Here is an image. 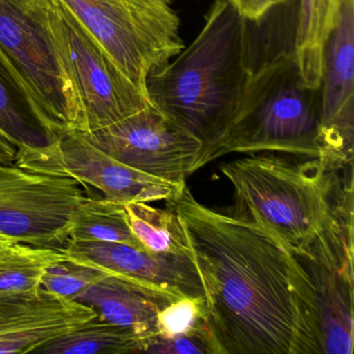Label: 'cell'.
Listing matches in <instances>:
<instances>
[{
	"label": "cell",
	"instance_id": "1",
	"mask_svg": "<svg viewBox=\"0 0 354 354\" xmlns=\"http://www.w3.org/2000/svg\"><path fill=\"white\" fill-rule=\"evenodd\" d=\"M167 206L202 281L214 354H324L312 281L266 225L205 206L187 185Z\"/></svg>",
	"mask_w": 354,
	"mask_h": 354
},
{
	"label": "cell",
	"instance_id": "2",
	"mask_svg": "<svg viewBox=\"0 0 354 354\" xmlns=\"http://www.w3.org/2000/svg\"><path fill=\"white\" fill-rule=\"evenodd\" d=\"M250 20L214 0L192 44L147 80L151 103L202 144L194 173L216 160L254 69Z\"/></svg>",
	"mask_w": 354,
	"mask_h": 354
},
{
	"label": "cell",
	"instance_id": "3",
	"mask_svg": "<svg viewBox=\"0 0 354 354\" xmlns=\"http://www.w3.org/2000/svg\"><path fill=\"white\" fill-rule=\"evenodd\" d=\"M246 155L221 167L233 186V214L256 217L294 254L327 236L353 232V163Z\"/></svg>",
	"mask_w": 354,
	"mask_h": 354
},
{
	"label": "cell",
	"instance_id": "4",
	"mask_svg": "<svg viewBox=\"0 0 354 354\" xmlns=\"http://www.w3.org/2000/svg\"><path fill=\"white\" fill-rule=\"evenodd\" d=\"M262 152L327 159L320 88L306 86L293 49L254 66L217 158Z\"/></svg>",
	"mask_w": 354,
	"mask_h": 354
},
{
	"label": "cell",
	"instance_id": "5",
	"mask_svg": "<svg viewBox=\"0 0 354 354\" xmlns=\"http://www.w3.org/2000/svg\"><path fill=\"white\" fill-rule=\"evenodd\" d=\"M0 51L55 134L86 131L82 101L53 34L49 0H0Z\"/></svg>",
	"mask_w": 354,
	"mask_h": 354
},
{
	"label": "cell",
	"instance_id": "6",
	"mask_svg": "<svg viewBox=\"0 0 354 354\" xmlns=\"http://www.w3.org/2000/svg\"><path fill=\"white\" fill-rule=\"evenodd\" d=\"M147 94V80L184 48L173 0H62Z\"/></svg>",
	"mask_w": 354,
	"mask_h": 354
},
{
	"label": "cell",
	"instance_id": "7",
	"mask_svg": "<svg viewBox=\"0 0 354 354\" xmlns=\"http://www.w3.org/2000/svg\"><path fill=\"white\" fill-rule=\"evenodd\" d=\"M49 9L59 55L82 101L84 133L152 105L62 0H49Z\"/></svg>",
	"mask_w": 354,
	"mask_h": 354
},
{
	"label": "cell",
	"instance_id": "8",
	"mask_svg": "<svg viewBox=\"0 0 354 354\" xmlns=\"http://www.w3.org/2000/svg\"><path fill=\"white\" fill-rule=\"evenodd\" d=\"M71 177L0 163V235L43 248H63L72 216L86 196Z\"/></svg>",
	"mask_w": 354,
	"mask_h": 354
},
{
	"label": "cell",
	"instance_id": "9",
	"mask_svg": "<svg viewBox=\"0 0 354 354\" xmlns=\"http://www.w3.org/2000/svg\"><path fill=\"white\" fill-rule=\"evenodd\" d=\"M84 138L120 162L171 183L185 185L202 144L154 105Z\"/></svg>",
	"mask_w": 354,
	"mask_h": 354
},
{
	"label": "cell",
	"instance_id": "10",
	"mask_svg": "<svg viewBox=\"0 0 354 354\" xmlns=\"http://www.w3.org/2000/svg\"><path fill=\"white\" fill-rule=\"evenodd\" d=\"M37 173L71 177L100 190L119 204L169 201L181 196L185 185L171 183L120 162L86 140L80 131L62 132L40 154L15 161Z\"/></svg>",
	"mask_w": 354,
	"mask_h": 354
},
{
	"label": "cell",
	"instance_id": "11",
	"mask_svg": "<svg viewBox=\"0 0 354 354\" xmlns=\"http://www.w3.org/2000/svg\"><path fill=\"white\" fill-rule=\"evenodd\" d=\"M312 281L324 354L353 352V237L335 236L295 254Z\"/></svg>",
	"mask_w": 354,
	"mask_h": 354
},
{
	"label": "cell",
	"instance_id": "12",
	"mask_svg": "<svg viewBox=\"0 0 354 354\" xmlns=\"http://www.w3.org/2000/svg\"><path fill=\"white\" fill-rule=\"evenodd\" d=\"M320 93L327 159L353 163L354 0H341L324 49Z\"/></svg>",
	"mask_w": 354,
	"mask_h": 354
},
{
	"label": "cell",
	"instance_id": "13",
	"mask_svg": "<svg viewBox=\"0 0 354 354\" xmlns=\"http://www.w3.org/2000/svg\"><path fill=\"white\" fill-rule=\"evenodd\" d=\"M69 260L120 275L177 297L205 296L192 256L155 254L122 242L68 239L59 248Z\"/></svg>",
	"mask_w": 354,
	"mask_h": 354
},
{
	"label": "cell",
	"instance_id": "14",
	"mask_svg": "<svg viewBox=\"0 0 354 354\" xmlns=\"http://www.w3.org/2000/svg\"><path fill=\"white\" fill-rule=\"evenodd\" d=\"M95 316L97 313L86 304L42 288L32 293L1 297L0 353H32L39 346Z\"/></svg>",
	"mask_w": 354,
	"mask_h": 354
},
{
	"label": "cell",
	"instance_id": "15",
	"mask_svg": "<svg viewBox=\"0 0 354 354\" xmlns=\"http://www.w3.org/2000/svg\"><path fill=\"white\" fill-rule=\"evenodd\" d=\"M177 296L115 274H107L75 298L97 316L148 342L158 335V315Z\"/></svg>",
	"mask_w": 354,
	"mask_h": 354
},
{
	"label": "cell",
	"instance_id": "16",
	"mask_svg": "<svg viewBox=\"0 0 354 354\" xmlns=\"http://www.w3.org/2000/svg\"><path fill=\"white\" fill-rule=\"evenodd\" d=\"M0 133L17 149L15 161L44 152L59 136L45 123L28 88L1 51Z\"/></svg>",
	"mask_w": 354,
	"mask_h": 354
},
{
	"label": "cell",
	"instance_id": "17",
	"mask_svg": "<svg viewBox=\"0 0 354 354\" xmlns=\"http://www.w3.org/2000/svg\"><path fill=\"white\" fill-rule=\"evenodd\" d=\"M339 5L341 0H299L293 51L308 88H320L324 49Z\"/></svg>",
	"mask_w": 354,
	"mask_h": 354
},
{
	"label": "cell",
	"instance_id": "18",
	"mask_svg": "<svg viewBox=\"0 0 354 354\" xmlns=\"http://www.w3.org/2000/svg\"><path fill=\"white\" fill-rule=\"evenodd\" d=\"M145 347V339L133 331L95 316L73 330L39 346L32 353L134 354L144 353Z\"/></svg>",
	"mask_w": 354,
	"mask_h": 354
},
{
	"label": "cell",
	"instance_id": "19",
	"mask_svg": "<svg viewBox=\"0 0 354 354\" xmlns=\"http://www.w3.org/2000/svg\"><path fill=\"white\" fill-rule=\"evenodd\" d=\"M66 259L57 248L22 242L6 246L0 250V298L38 291L46 269Z\"/></svg>",
	"mask_w": 354,
	"mask_h": 354
},
{
	"label": "cell",
	"instance_id": "20",
	"mask_svg": "<svg viewBox=\"0 0 354 354\" xmlns=\"http://www.w3.org/2000/svg\"><path fill=\"white\" fill-rule=\"evenodd\" d=\"M68 239L122 242L145 248L132 234L125 205L84 196L74 210ZM146 250V248H145Z\"/></svg>",
	"mask_w": 354,
	"mask_h": 354
},
{
	"label": "cell",
	"instance_id": "21",
	"mask_svg": "<svg viewBox=\"0 0 354 354\" xmlns=\"http://www.w3.org/2000/svg\"><path fill=\"white\" fill-rule=\"evenodd\" d=\"M125 210L132 234L147 250L192 256L179 217L169 207L162 210L138 202L126 204Z\"/></svg>",
	"mask_w": 354,
	"mask_h": 354
},
{
	"label": "cell",
	"instance_id": "22",
	"mask_svg": "<svg viewBox=\"0 0 354 354\" xmlns=\"http://www.w3.org/2000/svg\"><path fill=\"white\" fill-rule=\"evenodd\" d=\"M109 274L75 261H59L49 266L43 275L41 288L49 293L75 300L93 283Z\"/></svg>",
	"mask_w": 354,
	"mask_h": 354
},
{
	"label": "cell",
	"instance_id": "23",
	"mask_svg": "<svg viewBox=\"0 0 354 354\" xmlns=\"http://www.w3.org/2000/svg\"><path fill=\"white\" fill-rule=\"evenodd\" d=\"M208 317L205 296L178 298L159 313L156 337H171L204 330L209 328Z\"/></svg>",
	"mask_w": 354,
	"mask_h": 354
},
{
	"label": "cell",
	"instance_id": "24",
	"mask_svg": "<svg viewBox=\"0 0 354 354\" xmlns=\"http://www.w3.org/2000/svg\"><path fill=\"white\" fill-rule=\"evenodd\" d=\"M144 353L214 354L209 328L171 337H154L146 343Z\"/></svg>",
	"mask_w": 354,
	"mask_h": 354
},
{
	"label": "cell",
	"instance_id": "25",
	"mask_svg": "<svg viewBox=\"0 0 354 354\" xmlns=\"http://www.w3.org/2000/svg\"><path fill=\"white\" fill-rule=\"evenodd\" d=\"M242 15L252 22L262 20L274 8L291 3L293 0H233Z\"/></svg>",
	"mask_w": 354,
	"mask_h": 354
},
{
	"label": "cell",
	"instance_id": "26",
	"mask_svg": "<svg viewBox=\"0 0 354 354\" xmlns=\"http://www.w3.org/2000/svg\"><path fill=\"white\" fill-rule=\"evenodd\" d=\"M17 149L0 133V163L13 165L15 162Z\"/></svg>",
	"mask_w": 354,
	"mask_h": 354
},
{
	"label": "cell",
	"instance_id": "27",
	"mask_svg": "<svg viewBox=\"0 0 354 354\" xmlns=\"http://www.w3.org/2000/svg\"><path fill=\"white\" fill-rule=\"evenodd\" d=\"M15 240L11 239V238L6 237V236L0 235V250H3L6 246L11 245V244L15 243Z\"/></svg>",
	"mask_w": 354,
	"mask_h": 354
}]
</instances>
